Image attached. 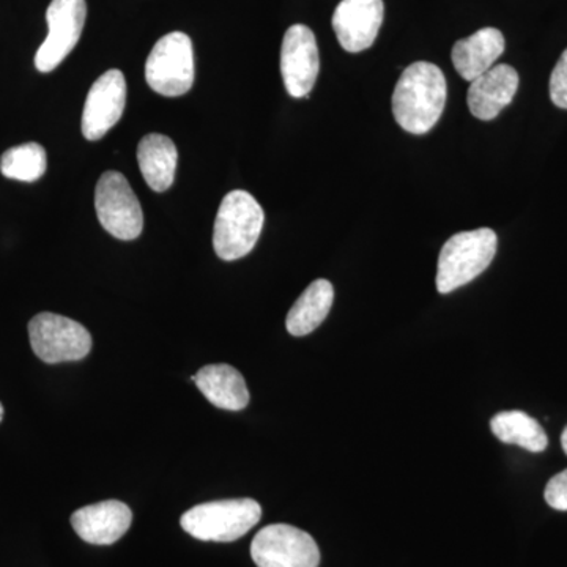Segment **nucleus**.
<instances>
[{"instance_id": "obj_1", "label": "nucleus", "mask_w": 567, "mask_h": 567, "mask_svg": "<svg viewBox=\"0 0 567 567\" xmlns=\"http://www.w3.org/2000/svg\"><path fill=\"white\" fill-rule=\"evenodd\" d=\"M447 87L445 74L431 62L406 66L393 93L395 122L406 133L431 132L445 110Z\"/></svg>"}, {"instance_id": "obj_2", "label": "nucleus", "mask_w": 567, "mask_h": 567, "mask_svg": "<svg viewBox=\"0 0 567 567\" xmlns=\"http://www.w3.org/2000/svg\"><path fill=\"white\" fill-rule=\"evenodd\" d=\"M264 208L251 194L233 192L224 197L216 215L213 248L226 262L248 256L262 234Z\"/></svg>"}, {"instance_id": "obj_3", "label": "nucleus", "mask_w": 567, "mask_h": 567, "mask_svg": "<svg viewBox=\"0 0 567 567\" xmlns=\"http://www.w3.org/2000/svg\"><path fill=\"white\" fill-rule=\"evenodd\" d=\"M496 248L498 238L488 227L453 235L440 251L436 290L451 293L483 275Z\"/></svg>"}, {"instance_id": "obj_4", "label": "nucleus", "mask_w": 567, "mask_h": 567, "mask_svg": "<svg viewBox=\"0 0 567 567\" xmlns=\"http://www.w3.org/2000/svg\"><path fill=\"white\" fill-rule=\"evenodd\" d=\"M262 507L256 499L233 498L203 503L186 511L181 525L199 540L234 543L259 524Z\"/></svg>"}, {"instance_id": "obj_5", "label": "nucleus", "mask_w": 567, "mask_h": 567, "mask_svg": "<svg viewBox=\"0 0 567 567\" xmlns=\"http://www.w3.org/2000/svg\"><path fill=\"white\" fill-rule=\"evenodd\" d=\"M145 80L152 91L167 99H175L192 91L194 84L192 39L183 32H171L156 41L145 63Z\"/></svg>"}, {"instance_id": "obj_6", "label": "nucleus", "mask_w": 567, "mask_h": 567, "mask_svg": "<svg viewBox=\"0 0 567 567\" xmlns=\"http://www.w3.org/2000/svg\"><path fill=\"white\" fill-rule=\"evenodd\" d=\"M29 339L33 353L48 364L80 361L92 350V336L84 324L52 312L33 317Z\"/></svg>"}, {"instance_id": "obj_7", "label": "nucleus", "mask_w": 567, "mask_h": 567, "mask_svg": "<svg viewBox=\"0 0 567 567\" xmlns=\"http://www.w3.org/2000/svg\"><path fill=\"white\" fill-rule=\"evenodd\" d=\"M95 208L100 224L112 237L130 241L142 234L144 215L125 175L107 171L100 177L95 189Z\"/></svg>"}, {"instance_id": "obj_8", "label": "nucleus", "mask_w": 567, "mask_h": 567, "mask_svg": "<svg viewBox=\"0 0 567 567\" xmlns=\"http://www.w3.org/2000/svg\"><path fill=\"white\" fill-rule=\"evenodd\" d=\"M257 567H319L320 550L316 540L292 525H268L251 544Z\"/></svg>"}, {"instance_id": "obj_9", "label": "nucleus", "mask_w": 567, "mask_h": 567, "mask_svg": "<svg viewBox=\"0 0 567 567\" xmlns=\"http://www.w3.org/2000/svg\"><path fill=\"white\" fill-rule=\"evenodd\" d=\"M85 18V0H52L47 10L50 32L35 55V66L40 73H51L65 61L81 39Z\"/></svg>"}, {"instance_id": "obj_10", "label": "nucleus", "mask_w": 567, "mask_h": 567, "mask_svg": "<svg viewBox=\"0 0 567 567\" xmlns=\"http://www.w3.org/2000/svg\"><path fill=\"white\" fill-rule=\"evenodd\" d=\"M319 70L315 32L305 24L287 29L281 47V74L287 93L293 99H306L315 89Z\"/></svg>"}, {"instance_id": "obj_11", "label": "nucleus", "mask_w": 567, "mask_h": 567, "mask_svg": "<svg viewBox=\"0 0 567 567\" xmlns=\"http://www.w3.org/2000/svg\"><path fill=\"white\" fill-rule=\"evenodd\" d=\"M126 106V81L121 70L102 74L91 87L82 112L85 140L100 141L121 121Z\"/></svg>"}, {"instance_id": "obj_12", "label": "nucleus", "mask_w": 567, "mask_h": 567, "mask_svg": "<svg viewBox=\"0 0 567 567\" xmlns=\"http://www.w3.org/2000/svg\"><path fill=\"white\" fill-rule=\"evenodd\" d=\"M385 17L383 0H342L333 14V29L347 52H361L374 44Z\"/></svg>"}, {"instance_id": "obj_13", "label": "nucleus", "mask_w": 567, "mask_h": 567, "mask_svg": "<svg viewBox=\"0 0 567 567\" xmlns=\"http://www.w3.org/2000/svg\"><path fill=\"white\" fill-rule=\"evenodd\" d=\"M133 513L117 499L84 506L71 516L74 532L93 546H111L132 527Z\"/></svg>"}, {"instance_id": "obj_14", "label": "nucleus", "mask_w": 567, "mask_h": 567, "mask_svg": "<svg viewBox=\"0 0 567 567\" xmlns=\"http://www.w3.org/2000/svg\"><path fill=\"white\" fill-rule=\"evenodd\" d=\"M517 89V71L506 63L494 65L472 81L466 93L470 112L480 121H494L499 112L513 103Z\"/></svg>"}, {"instance_id": "obj_15", "label": "nucleus", "mask_w": 567, "mask_h": 567, "mask_svg": "<svg viewBox=\"0 0 567 567\" xmlns=\"http://www.w3.org/2000/svg\"><path fill=\"white\" fill-rule=\"evenodd\" d=\"M506 41L503 33L495 28H484L481 31L458 40L453 47L451 59L454 69L465 81H475L486 73L505 52Z\"/></svg>"}, {"instance_id": "obj_16", "label": "nucleus", "mask_w": 567, "mask_h": 567, "mask_svg": "<svg viewBox=\"0 0 567 567\" xmlns=\"http://www.w3.org/2000/svg\"><path fill=\"white\" fill-rule=\"evenodd\" d=\"M200 393L218 409L238 412L249 404L244 375L229 364H208L192 377Z\"/></svg>"}, {"instance_id": "obj_17", "label": "nucleus", "mask_w": 567, "mask_h": 567, "mask_svg": "<svg viewBox=\"0 0 567 567\" xmlns=\"http://www.w3.org/2000/svg\"><path fill=\"white\" fill-rule=\"evenodd\" d=\"M178 152L171 137L147 134L137 147V163L142 177L153 192L164 193L173 186L177 171Z\"/></svg>"}, {"instance_id": "obj_18", "label": "nucleus", "mask_w": 567, "mask_h": 567, "mask_svg": "<svg viewBox=\"0 0 567 567\" xmlns=\"http://www.w3.org/2000/svg\"><path fill=\"white\" fill-rule=\"evenodd\" d=\"M333 301V284L327 279H317L295 301L292 309L287 315V331L297 338L312 333L330 315Z\"/></svg>"}, {"instance_id": "obj_19", "label": "nucleus", "mask_w": 567, "mask_h": 567, "mask_svg": "<svg viewBox=\"0 0 567 567\" xmlns=\"http://www.w3.org/2000/svg\"><path fill=\"white\" fill-rule=\"evenodd\" d=\"M491 429L499 442L524 447L529 453H543L548 445L543 425L535 417L518 410L502 412L492 417Z\"/></svg>"}, {"instance_id": "obj_20", "label": "nucleus", "mask_w": 567, "mask_h": 567, "mask_svg": "<svg viewBox=\"0 0 567 567\" xmlns=\"http://www.w3.org/2000/svg\"><path fill=\"white\" fill-rule=\"evenodd\" d=\"M48 169V156L43 145L37 142L17 145L0 158V173L11 181L32 183L40 181Z\"/></svg>"}, {"instance_id": "obj_21", "label": "nucleus", "mask_w": 567, "mask_h": 567, "mask_svg": "<svg viewBox=\"0 0 567 567\" xmlns=\"http://www.w3.org/2000/svg\"><path fill=\"white\" fill-rule=\"evenodd\" d=\"M550 99L555 106L567 110V50L551 71Z\"/></svg>"}, {"instance_id": "obj_22", "label": "nucleus", "mask_w": 567, "mask_h": 567, "mask_svg": "<svg viewBox=\"0 0 567 567\" xmlns=\"http://www.w3.org/2000/svg\"><path fill=\"white\" fill-rule=\"evenodd\" d=\"M544 498L554 509L567 511V470L548 481Z\"/></svg>"}, {"instance_id": "obj_23", "label": "nucleus", "mask_w": 567, "mask_h": 567, "mask_svg": "<svg viewBox=\"0 0 567 567\" xmlns=\"http://www.w3.org/2000/svg\"><path fill=\"white\" fill-rule=\"evenodd\" d=\"M561 446H563V451H565L566 456H567V425H566L565 432H563V435H561Z\"/></svg>"}, {"instance_id": "obj_24", "label": "nucleus", "mask_w": 567, "mask_h": 567, "mask_svg": "<svg viewBox=\"0 0 567 567\" xmlns=\"http://www.w3.org/2000/svg\"><path fill=\"white\" fill-rule=\"evenodd\" d=\"M3 420V406L0 404V423H2Z\"/></svg>"}]
</instances>
